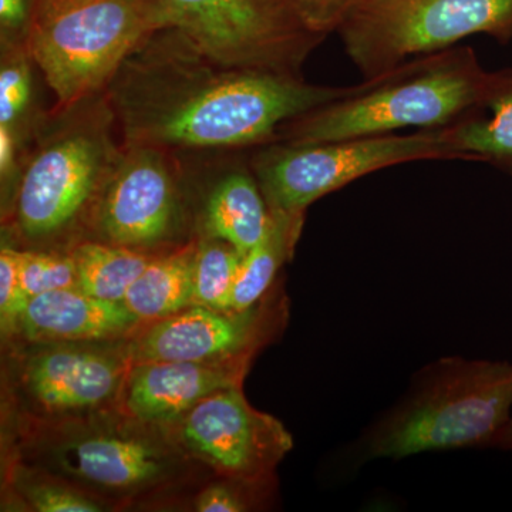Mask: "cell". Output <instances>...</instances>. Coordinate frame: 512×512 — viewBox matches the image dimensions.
Instances as JSON below:
<instances>
[{
    "mask_svg": "<svg viewBox=\"0 0 512 512\" xmlns=\"http://www.w3.org/2000/svg\"><path fill=\"white\" fill-rule=\"evenodd\" d=\"M309 32L328 37L338 32L360 0H285Z\"/></svg>",
    "mask_w": 512,
    "mask_h": 512,
    "instance_id": "obj_26",
    "label": "cell"
},
{
    "mask_svg": "<svg viewBox=\"0 0 512 512\" xmlns=\"http://www.w3.org/2000/svg\"><path fill=\"white\" fill-rule=\"evenodd\" d=\"M262 313L192 305L151 326L127 349L131 362L214 363L242 355L265 338Z\"/></svg>",
    "mask_w": 512,
    "mask_h": 512,
    "instance_id": "obj_11",
    "label": "cell"
},
{
    "mask_svg": "<svg viewBox=\"0 0 512 512\" xmlns=\"http://www.w3.org/2000/svg\"><path fill=\"white\" fill-rule=\"evenodd\" d=\"M490 74L470 46L414 57L286 124L278 143L301 146L447 127L480 109Z\"/></svg>",
    "mask_w": 512,
    "mask_h": 512,
    "instance_id": "obj_2",
    "label": "cell"
},
{
    "mask_svg": "<svg viewBox=\"0 0 512 512\" xmlns=\"http://www.w3.org/2000/svg\"><path fill=\"white\" fill-rule=\"evenodd\" d=\"M16 484L30 507L39 512H99L101 505L86 495L57 484L47 478L37 477L29 471H20Z\"/></svg>",
    "mask_w": 512,
    "mask_h": 512,
    "instance_id": "obj_24",
    "label": "cell"
},
{
    "mask_svg": "<svg viewBox=\"0 0 512 512\" xmlns=\"http://www.w3.org/2000/svg\"><path fill=\"white\" fill-rule=\"evenodd\" d=\"M180 441L215 471L262 483L291 450L281 421L255 410L239 386L205 397L180 419Z\"/></svg>",
    "mask_w": 512,
    "mask_h": 512,
    "instance_id": "obj_9",
    "label": "cell"
},
{
    "mask_svg": "<svg viewBox=\"0 0 512 512\" xmlns=\"http://www.w3.org/2000/svg\"><path fill=\"white\" fill-rule=\"evenodd\" d=\"M116 130L106 93L53 111L52 121L40 124L12 201L15 227L23 238H55L96 210L123 157Z\"/></svg>",
    "mask_w": 512,
    "mask_h": 512,
    "instance_id": "obj_3",
    "label": "cell"
},
{
    "mask_svg": "<svg viewBox=\"0 0 512 512\" xmlns=\"http://www.w3.org/2000/svg\"><path fill=\"white\" fill-rule=\"evenodd\" d=\"M303 221L305 212L271 211L265 237L242 256L232 292V312H247L264 298L279 269L292 258L293 249L301 237Z\"/></svg>",
    "mask_w": 512,
    "mask_h": 512,
    "instance_id": "obj_18",
    "label": "cell"
},
{
    "mask_svg": "<svg viewBox=\"0 0 512 512\" xmlns=\"http://www.w3.org/2000/svg\"><path fill=\"white\" fill-rule=\"evenodd\" d=\"M18 271L29 301L43 293L79 288V275L70 254L18 251Z\"/></svg>",
    "mask_w": 512,
    "mask_h": 512,
    "instance_id": "obj_23",
    "label": "cell"
},
{
    "mask_svg": "<svg viewBox=\"0 0 512 512\" xmlns=\"http://www.w3.org/2000/svg\"><path fill=\"white\" fill-rule=\"evenodd\" d=\"M29 298L20 285L18 249L3 245L0 251V328L3 336L20 329Z\"/></svg>",
    "mask_w": 512,
    "mask_h": 512,
    "instance_id": "obj_25",
    "label": "cell"
},
{
    "mask_svg": "<svg viewBox=\"0 0 512 512\" xmlns=\"http://www.w3.org/2000/svg\"><path fill=\"white\" fill-rule=\"evenodd\" d=\"M252 151L249 164L269 210L284 212H305L330 192L394 165L467 161L454 147L447 127L301 146L272 143Z\"/></svg>",
    "mask_w": 512,
    "mask_h": 512,
    "instance_id": "obj_6",
    "label": "cell"
},
{
    "mask_svg": "<svg viewBox=\"0 0 512 512\" xmlns=\"http://www.w3.org/2000/svg\"><path fill=\"white\" fill-rule=\"evenodd\" d=\"M195 245L151 259L124 296L140 320H161L192 306Z\"/></svg>",
    "mask_w": 512,
    "mask_h": 512,
    "instance_id": "obj_19",
    "label": "cell"
},
{
    "mask_svg": "<svg viewBox=\"0 0 512 512\" xmlns=\"http://www.w3.org/2000/svg\"><path fill=\"white\" fill-rule=\"evenodd\" d=\"M50 454L63 476L120 493L160 483L171 470L160 444L128 434H79L59 441Z\"/></svg>",
    "mask_w": 512,
    "mask_h": 512,
    "instance_id": "obj_12",
    "label": "cell"
},
{
    "mask_svg": "<svg viewBox=\"0 0 512 512\" xmlns=\"http://www.w3.org/2000/svg\"><path fill=\"white\" fill-rule=\"evenodd\" d=\"M168 28L164 0H37L26 47L63 111L106 93L128 57Z\"/></svg>",
    "mask_w": 512,
    "mask_h": 512,
    "instance_id": "obj_4",
    "label": "cell"
},
{
    "mask_svg": "<svg viewBox=\"0 0 512 512\" xmlns=\"http://www.w3.org/2000/svg\"><path fill=\"white\" fill-rule=\"evenodd\" d=\"M79 275V288L104 301L123 302L124 296L151 256L141 249L109 242L86 241L70 252Z\"/></svg>",
    "mask_w": 512,
    "mask_h": 512,
    "instance_id": "obj_20",
    "label": "cell"
},
{
    "mask_svg": "<svg viewBox=\"0 0 512 512\" xmlns=\"http://www.w3.org/2000/svg\"><path fill=\"white\" fill-rule=\"evenodd\" d=\"M242 255L220 239L204 238L195 245L192 305L232 312V292Z\"/></svg>",
    "mask_w": 512,
    "mask_h": 512,
    "instance_id": "obj_22",
    "label": "cell"
},
{
    "mask_svg": "<svg viewBox=\"0 0 512 512\" xmlns=\"http://www.w3.org/2000/svg\"><path fill=\"white\" fill-rule=\"evenodd\" d=\"M37 0H0V42L26 43Z\"/></svg>",
    "mask_w": 512,
    "mask_h": 512,
    "instance_id": "obj_27",
    "label": "cell"
},
{
    "mask_svg": "<svg viewBox=\"0 0 512 512\" xmlns=\"http://www.w3.org/2000/svg\"><path fill=\"white\" fill-rule=\"evenodd\" d=\"M338 33L346 55L370 80L466 37L487 35L507 45L512 0H360Z\"/></svg>",
    "mask_w": 512,
    "mask_h": 512,
    "instance_id": "obj_7",
    "label": "cell"
},
{
    "mask_svg": "<svg viewBox=\"0 0 512 512\" xmlns=\"http://www.w3.org/2000/svg\"><path fill=\"white\" fill-rule=\"evenodd\" d=\"M174 165L173 154L157 148L124 147L94 211L104 242L143 251L177 234L183 208Z\"/></svg>",
    "mask_w": 512,
    "mask_h": 512,
    "instance_id": "obj_10",
    "label": "cell"
},
{
    "mask_svg": "<svg viewBox=\"0 0 512 512\" xmlns=\"http://www.w3.org/2000/svg\"><path fill=\"white\" fill-rule=\"evenodd\" d=\"M126 360L106 350L59 346L30 356L23 382L50 413L80 412L109 402L119 390Z\"/></svg>",
    "mask_w": 512,
    "mask_h": 512,
    "instance_id": "obj_13",
    "label": "cell"
},
{
    "mask_svg": "<svg viewBox=\"0 0 512 512\" xmlns=\"http://www.w3.org/2000/svg\"><path fill=\"white\" fill-rule=\"evenodd\" d=\"M487 448H497V450L512 451V416L507 423L501 427V430L491 439Z\"/></svg>",
    "mask_w": 512,
    "mask_h": 512,
    "instance_id": "obj_29",
    "label": "cell"
},
{
    "mask_svg": "<svg viewBox=\"0 0 512 512\" xmlns=\"http://www.w3.org/2000/svg\"><path fill=\"white\" fill-rule=\"evenodd\" d=\"M32 64L26 43H2L0 127L8 128L25 146L43 123L32 113Z\"/></svg>",
    "mask_w": 512,
    "mask_h": 512,
    "instance_id": "obj_21",
    "label": "cell"
},
{
    "mask_svg": "<svg viewBox=\"0 0 512 512\" xmlns=\"http://www.w3.org/2000/svg\"><path fill=\"white\" fill-rule=\"evenodd\" d=\"M352 90L302 74L232 69L168 28L128 57L106 99L124 147L174 154L278 143L286 124Z\"/></svg>",
    "mask_w": 512,
    "mask_h": 512,
    "instance_id": "obj_1",
    "label": "cell"
},
{
    "mask_svg": "<svg viewBox=\"0 0 512 512\" xmlns=\"http://www.w3.org/2000/svg\"><path fill=\"white\" fill-rule=\"evenodd\" d=\"M140 322L123 302L104 301L70 288L30 299L20 330L30 342L77 343L116 338Z\"/></svg>",
    "mask_w": 512,
    "mask_h": 512,
    "instance_id": "obj_15",
    "label": "cell"
},
{
    "mask_svg": "<svg viewBox=\"0 0 512 512\" xmlns=\"http://www.w3.org/2000/svg\"><path fill=\"white\" fill-rule=\"evenodd\" d=\"M458 153L512 175V69L491 72L480 109L447 126Z\"/></svg>",
    "mask_w": 512,
    "mask_h": 512,
    "instance_id": "obj_17",
    "label": "cell"
},
{
    "mask_svg": "<svg viewBox=\"0 0 512 512\" xmlns=\"http://www.w3.org/2000/svg\"><path fill=\"white\" fill-rule=\"evenodd\" d=\"M512 362L446 357L430 366L402 404L366 439L369 458L487 448L510 420Z\"/></svg>",
    "mask_w": 512,
    "mask_h": 512,
    "instance_id": "obj_5",
    "label": "cell"
},
{
    "mask_svg": "<svg viewBox=\"0 0 512 512\" xmlns=\"http://www.w3.org/2000/svg\"><path fill=\"white\" fill-rule=\"evenodd\" d=\"M195 508L200 512H241L248 507L231 488L225 485H211L198 495Z\"/></svg>",
    "mask_w": 512,
    "mask_h": 512,
    "instance_id": "obj_28",
    "label": "cell"
},
{
    "mask_svg": "<svg viewBox=\"0 0 512 512\" xmlns=\"http://www.w3.org/2000/svg\"><path fill=\"white\" fill-rule=\"evenodd\" d=\"M239 370L218 362L136 363L127 380L124 404L138 420L173 423L205 397L239 386Z\"/></svg>",
    "mask_w": 512,
    "mask_h": 512,
    "instance_id": "obj_14",
    "label": "cell"
},
{
    "mask_svg": "<svg viewBox=\"0 0 512 512\" xmlns=\"http://www.w3.org/2000/svg\"><path fill=\"white\" fill-rule=\"evenodd\" d=\"M174 28L232 69L302 74L325 37L309 32L285 0H164Z\"/></svg>",
    "mask_w": 512,
    "mask_h": 512,
    "instance_id": "obj_8",
    "label": "cell"
},
{
    "mask_svg": "<svg viewBox=\"0 0 512 512\" xmlns=\"http://www.w3.org/2000/svg\"><path fill=\"white\" fill-rule=\"evenodd\" d=\"M271 210L251 164L222 175L214 184L202 215L204 238L220 239L244 256L261 242Z\"/></svg>",
    "mask_w": 512,
    "mask_h": 512,
    "instance_id": "obj_16",
    "label": "cell"
}]
</instances>
